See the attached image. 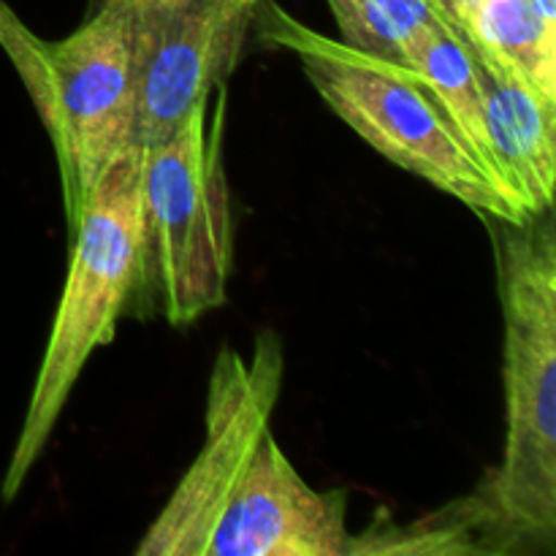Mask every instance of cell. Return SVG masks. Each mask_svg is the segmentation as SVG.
Segmentation results:
<instances>
[{
  "instance_id": "30bf717a",
  "label": "cell",
  "mask_w": 556,
  "mask_h": 556,
  "mask_svg": "<svg viewBox=\"0 0 556 556\" xmlns=\"http://www.w3.org/2000/svg\"><path fill=\"white\" fill-rule=\"evenodd\" d=\"M396 65V63H394ZM402 68L410 71L438 101L448 123L462 136L483 172L489 174L494 185L503 190L505 199L516 206L500 177L497 161H494L492 141L486 134V114H483V87L481 71H478L476 54L470 52L465 41L448 27H440L438 33L427 38L410 58L402 63ZM519 210V206H516ZM521 212V210H519ZM525 215V212H521ZM527 217V215H525ZM530 220V217H527Z\"/></svg>"
},
{
  "instance_id": "8992f818",
  "label": "cell",
  "mask_w": 556,
  "mask_h": 556,
  "mask_svg": "<svg viewBox=\"0 0 556 556\" xmlns=\"http://www.w3.org/2000/svg\"><path fill=\"white\" fill-rule=\"evenodd\" d=\"M0 47L52 141L71 233L103 172L136 144L130 30L123 16L92 5L76 30L43 41L0 0Z\"/></svg>"
},
{
  "instance_id": "6da1fadb",
  "label": "cell",
  "mask_w": 556,
  "mask_h": 556,
  "mask_svg": "<svg viewBox=\"0 0 556 556\" xmlns=\"http://www.w3.org/2000/svg\"><path fill=\"white\" fill-rule=\"evenodd\" d=\"M282 380L275 331H261L248 356L217 351L204 443L136 556H351L345 489L309 486L271 432Z\"/></svg>"
},
{
  "instance_id": "9c48e42d",
  "label": "cell",
  "mask_w": 556,
  "mask_h": 556,
  "mask_svg": "<svg viewBox=\"0 0 556 556\" xmlns=\"http://www.w3.org/2000/svg\"><path fill=\"white\" fill-rule=\"evenodd\" d=\"M459 38L481 63L556 103V25L532 0H483Z\"/></svg>"
},
{
  "instance_id": "5b68a950",
  "label": "cell",
  "mask_w": 556,
  "mask_h": 556,
  "mask_svg": "<svg viewBox=\"0 0 556 556\" xmlns=\"http://www.w3.org/2000/svg\"><path fill=\"white\" fill-rule=\"evenodd\" d=\"M68 237V275L27 400L25 421L0 483L3 503H11L25 486L87 362L114 340L119 318L134 302L141 266L139 144L119 152L103 172Z\"/></svg>"
},
{
  "instance_id": "ba28073f",
  "label": "cell",
  "mask_w": 556,
  "mask_h": 556,
  "mask_svg": "<svg viewBox=\"0 0 556 556\" xmlns=\"http://www.w3.org/2000/svg\"><path fill=\"white\" fill-rule=\"evenodd\" d=\"M478 71L486 134L510 199L527 217L552 212L556 188V103H548L530 85L481 60Z\"/></svg>"
},
{
  "instance_id": "7c38bea8",
  "label": "cell",
  "mask_w": 556,
  "mask_h": 556,
  "mask_svg": "<svg viewBox=\"0 0 556 556\" xmlns=\"http://www.w3.org/2000/svg\"><path fill=\"white\" fill-rule=\"evenodd\" d=\"M424 3L434 11V16H438L448 30L462 36L467 20H470L472 11H476L483 0H424Z\"/></svg>"
},
{
  "instance_id": "8fae6325",
  "label": "cell",
  "mask_w": 556,
  "mask_h": 556,
  "mask_svg": "<svg viewBox=\"0 0 556 556\" xmlns=\"http://www.w3.org/2000/svg\"><path fill=\"white\" fill-rule=\"evenodd\" d=\"M337 41L353 52L402 65L432 33L445 27L424 0H326Z\"/></svg>"
},
{
  "instance_id": "3957f363",
  "label": "cell",
  "mask_w": 556,
  "mask_h": 556,
  "mask_svg": "<svg viewBox=\"0 0 556 556\" xmlns=\"http://www.w3.org/2000/svg\"><path fill=\"white\" fill-rule=\"evenodd\" d=\"M228 85L195 101L163 141L139 147L141 266L134 299L174 329L195 324L228 299L233 215L223 134Z\"/></svg>"
},
{
  "instance_id": "277c9868",
  "label": "cell",
  "mask_w": 556,
  "mask_h": 556,
  "mask_svg": "<svg viewBox=\"0 0 556 556\" xmlns=\"http://www.w3.org/2000/svg\"><path fill=\"white\" fill-rule=\"evenodd\" d=\"M255 36L266 47L296 54L326 106L396 168L427 179L486 220L527 223L410 71L342 47L288 14L277 0L264 5Z\"/></svg>"
},
{
  "instance_id": "7a4b0ae2",
  "label": "cell",
  "mask_w": 556,
  "mask_h": 556,
  "mask_svg": "<svg viewBox=\"0 0 556 556\" xmlns=\"http://www.w3.org/2000/svg\"><path fill=\"white\" fill-rule=\"evenodd\" d=\"M505 445L467 497L440 510L462 554L554 552L556 543V228L552 212L500 223Z\"/></svg>"
},
{
  "instance_id": "4fadbf2b",
  "label": "cell",
  "mask_w": 556,
  "mask_h": 556,
  "mask_svg": "<svg viewBox=\"0 0 556 556\" xmlns=\"http://www.w3.org/2000/svg\"><path fill=\"white\" fill-rule=\"evenodd\" d=\"M532 3L538 5V11H541L548 22H554L556 25V0H532Z\"/></svg>"
},
{
  "instance_id": "52a82bcc",
  "label": "cell",
  "mask_w": 556,
  "mask_h": 556,
  "mask_svg": "<svg viewBox=\"0 0 556 556\" xmlns=\"http://www.w3.org/2000/svg\"><path fill=\"white\" fill-rule=\"evenodd\" d=\"M269 0H96L134 41L136 144L163 141L188 109L228 85Z\"/></svg>"
}]
</instances>
